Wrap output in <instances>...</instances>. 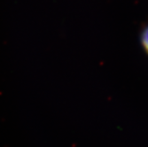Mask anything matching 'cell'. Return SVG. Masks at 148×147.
Instances as JSON below:
<instances>
[{"instance_id": "obj_1", "label": "cell", "mask_w": 148, "mask_h": 147, "mask_svg": "<svg viewBox=\"0 0 148 147\" xmlns=\"http://www.w3.org/2000/svg\"><path fill=\"white\" fill-rule=\"evenodd\" d=\"M139 44L144 52L148 56V23L143 27L139 32Z\"/></svg>"}]
</instances>
